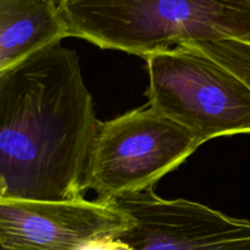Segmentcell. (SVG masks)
<instances>
[{"mask_svg": "<svg viewBox=\"0 0 250 250\" xmlns=\"http://www.w3.org/2000/svg\"><path fill=\"white\" fill-rule=\"evenodd\" d=\"M100 121L75 50L54 44L0 72V199L83 197Z\"/></svg>", "mask_w": 250, "mask_h": 250, "instance_id": "1", "label": "cell"}, {"mask_svg": "<svg viewBox=\"0 0 250 250\" xmlns=\"http://www.w3.org/2000/svg\"><path fill=\"white\" fill-rule=\"evenodd\" d=\"M70 37L146 59L195 42H250V0H60Z\"/></svg>", "mask_w": 250, "mask_h": 250, "instance_id": "2", "label": "cell"}, {"mask_svg": "<svg viewBox=\"0 0 250 250\" xmlns=\"http://www.w3.org/2000/svg\"><path fill=\"white\" fill-rule=\"evenodd\" d=\"M151 106L200 143L250 133V87L192 44L146 56Z\"/></svg>", "mask_w": 250, "mask_h": 250, "instance_id": "3", "label": "cell"}, {"mask_svg": "<svg viewBox=\"0 0 250 250\" xmlns=\"http://www.w3.org/2000/svg\"><path fill=\"white\" fill-rule=\"evenodd\" d=\"M186 127L150 104L109 121H100L90 149L83 190L114 202L154 188L199 146Z\"/></svg>", "mask_w": 250, "mask_h": 250, "instance_id": "4", "label": "cell"}, {"mask_svg": "<svg viewBox=\"0 0 250 250\" xmlns=\"http://www.w3.org/2000/svg\"><path fill=\"white\" fill-rule=\"evenodd\" d=\"M132 219L119 238L133 250H250V220L186 199H163L154 188L114 200Z\"/></svg>", "mask_w": 250, "mask_h": 250, "instance_id": "5", "label": "cell"}, {"mask_svg": "<svg viewBox=\"0 0 250 250\" xmlns=\"http://www.w3.org/2000/svg\"><path fill=\"white\" fill-rule=\"evenodd\" d=\"M131 226L128 214L110 200L0 199V250H80Z\"/></svg>", "mask_w": 250, "mask_h": 250, "instance_id": "6", "label": "cell"}, {"mask_svg": "<svg viewBox=\"0 0 250 250\" xmlns=\"http://www.w3.org/2000/svg\"><path fill=\"white\" fill-rule=\"evenodd\" d=\"M67 37L60 0H0V72Z\"/></svg>", "mask_w": 250, "mask_h": 250, "instance_id": "7", "label": "cell"}, {"mask_svg": "<svg viewBox=\"0 0 250 250\" xmlns=\"http://www.w3.org/2000/svg\"><path fill=\"white\" fill-rule=\"evenodd\" d=\"M188 44L197 46L198 49L211 56L217 62L236 73L250 87V42L222 39Z\"/></svg>", "mask_w": 250, "mask_h": 250, "instance_id": "8", "label": "cell"}, {"mask_svg": "<svg viewBox=\"0 0 250 250\" xmlns=\"http://www.w3.org/2000/svg\"><path fill=\"white\" fill-rule=\"evenodd\" d=\"M80 250H133L126 242L115 237H103V238L94 239L85 246H83Z\"/></svg>", "mask_w": 250, "mask_h": 250, "instance_id": "9", "label": "cell"}]
</instances>
